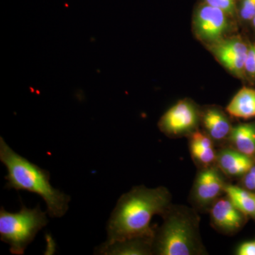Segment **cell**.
I'll return each mask as SVG.
<instances>
[{
    "mask_svg": "<svg viewBox=\"0 0 255 255\" xmlns=\"http://www.w3.org/2000/svg\"><path fill=\"white\" fill-rule=\"evenodd\" d=\"M202 122L206 133L213 140L221 141L229 137L233 127L222 111L209 109L203 114Z\"/></svg>",
    "mask_w": 255,
    "mask_h": 255,
    "instance_id": "cell-13",
    "label": "cell"
},
{
    "mask_svg": "<svg viewBox=\"0 0 255 255\" xmlns=\"http://www.w3.org/2000/svg\"><path fill=\"white\" fill-rule=\"evenodd\" d=\"M162 216L164 223L153 241V253L160 255H192L201 254L199 234V218L195 213L185 208H172Z\"/></svg>",
    "mask_w": 255,
    "mask_h": 255,
    "instance_id": "cell-3",
    "label": "cell"
},
{
    "mask_svg": "<svg viewBox=\"0 0 255 255\" xmlns=\"http://www.w3.org/2000/svg\"><path fill=\"white\" fill-rule=\"evenodd\" d=\"M0 160L7 169L5 188L26 191L41 196L51 218H61L68 210L70 197L52 187L49 172L14 152L0 138Z\"/></svg>",
    "mask_w": 255,
    "mask_h": 255,
    "instance_id": "cell-2",
    "label": "cell"
},
{
    "mask_svg": "<svg viewBox=\"0 0 255 255\" xmlns=\"http://www.w3.org/2000/svg\"><path fill=\"white\" fill-rule=\"evenodd\" d=\"M243 185L247 190L255 192V164L243 176Z\"/></svg>",
    "mask_w": 255,
    "mask_h": 255,
    "instance_id": "cell-20",
    "label": "cell"
},
{
    "mask_svg": "<svg viewBox=\"0 0 255 255\" xmlns=\"http://www.w3.org/2000/svg\"><path fill=\"white\" fill-rule=\"evenodd\" d=\"M228 16L223 10L204 3L198 8L194 16L196 36L212 45L221 41L228 31Z\"/></svg>",
    "mask_w": 255,
    "mask_h": 255,
    "instance_id": "cell-6",
    "label": "cell"
},
{
    "mask_svg": "<svg viewBox=\"0 0 255 255\" xmlns=\"http://www.w3.org/2000/svg\"><path fill=\"white\" fill-rule=\"evenodd\" d=\"M224 192L233 205L246 216H255V193L238 186L227 185Z\"/></svg>",
    "mask_w": 255,
    "mask_h": 255,
    "instance_id": "cell-16",
    "label": "cell"
},
{
    "mask_svg": "<svg viewBox=\"0 0 255 255\" xmlns=\"http://www.w3.org/2000/svg\"><path fill=\"white\" fill-rule=\"evenodd\" d=\"M226 111L236 118H255V89L243 87L233 97Z\"/></svg>",
    "mask_w": 255,
    "mask_h": 255,
    "instance_id": "cell-14",
    "label": "cell"
},
{
    "mask_svg": "<svg viewBox=\"0 0 255 255\" xmlns=\"http://www.w3.org/2000/svg\"></svg>",
    "mask_w": 255,
    "mask_h": 255,
    "instance_id": "cell-23",
    "label": "cell"
},
{
    "mask_svg": "<svg viewBox=\"0 0 255 255\" xmlns=\"http://www.w3.org/2000/svg\"><path fill=\"white\" fill-rule=\"evenodd\" d=\"M255 14V0H243L240 8V15L243 19L250 21Z\"/></svg>",
    "mask_w": 255,
    "mask_h": 255,
    "instance_id": "cell-19",
    "label": "cell"
},
{
    "mask_svg": "<svg viewBox=\"0 0 255 255\" xmlns=\"http://www.w3.org/2000/svg\"><path fill=\"white\" fill-rule=\"evenodd\" d=\"M252 21H253V26H254V27L255 28V14L254 17H253V19H252Z\"/></svg>",
    "mask_w": 255,
    "mask_h": 255,
    "instance_id": "cell-22",
    "label": "cell"
},
{
    "mask_svg": "<svg viewBox=\"0 0 255 255\" xmlns=\"http://www.w3.org/2000/svg\"><path fill=\"white\" fill-rule=\"evenodd\" d=\"M212 47L215 56L225 68L238 78H244L245 65L249 47L241 38L235 37L223 39Z\"/></svg>",
    "mask_w": 255,
    "mask_h": 255,
    "instance_id": "cell-7",
    "label": "cell"
},
{
    "mask_svg": "<svg viewBox=\"0 0 255 255\" xmlns=\"http://www.w3.org/2000/svg\"><path fill=\"white\" fill-rule=\"evenodd\" d=\"M154 238H143L105 243L98 248L100 255H143L153 253Z\"/></svg>",
    "mask_w": 255,
    "mask_h": 255,
    "instance_id": "cell-11",
    "label": "cell"
},
{
    "mask_svg": "<svg viewBox=\"0 0 255 255\" xmlns=\"http://www.w3.org/2000/svg\"><path fill=\"white\" fill-rule=\"evenodd\" d=\"M237 254L239 255H255V241L243 243L238 248Z\"/></svg>",
    "mask_w": 255,
    "mask_h": 255,
    "instance_id": "cell-21",
    "label": "cell"
},
{
    "mask_svg": "<svg viewBox=\"0 0 255 255\" xmlns=\"http://www.w3.org/2000/svg\"><path fill=\"white\" fill-rule=\"evenodd\" d=\"M48 223L46 214L39 205L34 209L22 206L17 213L0 210V237L10 246L11 254H24L25 250L33 242L37 233Z\"/></svg>",
    "mask_w": 255,
    "mask_h": 255,
    "instance_id": "cell-4",
    "label": "cell"
},
{
    "mask_svg": "<svg viewBox=\"0 0 255 255\" xmlns=\"http://www.w3.org/2000/svg\"><path fill=\"white\" fill-rule=\"evenodd\" d=\"M191 156L196 163L209 167L216 162L217 152L215 150L214 140L207 133L195 130L190 135L189 140Z\"/></svg>",
    "mask_w": 255,
    "mask_h": 255,
    "instance_id": "cell-12",
    "label": "cell"
},
{
    "mask_svg": "<svg viewBox=\"0 0 255 255\" xmlns=\"http://www.w3.org/2000/svg\"><path fill=\"white\" fill-rule=\"evenodd\" d=\"M226 185L217 169L213 166L204 167L196 178L193 199L201 207L212 206L224 192Z\"/></svg>",
    "mask_w": 255,
    "mask_h": 255,
    "instance_id": "cell-8",
    "label": "cell"
},
{
    "mask_svg": "<svg viewBox=\"0 0 255 255\" xmlns=\"http://www.w3.org/2000/svg\"><path fill=\"white\" fill-rule=\"evenodd\" d=\"M228 139L233 148L255 158V123L240 124L233 127Z\"/></svg>",
    "mask_w": 255,
    "mask_h": 255,
    "instance_id": "cell-15",
    "label": "cell"
},
{
    "mask_svg": "<svg viewBox=\"0 0 255 255\" xmlns=\"http://www.w3.org/2000/svg\"><path fill=\"white\" fill-rule=\"evenodd\" d=\"M216 162L221 172L228 177H243L255 164V158L233 147H225L218 152Z\"/></svg>",
    "mask_w": 255,
    "mask_h": 255,
    "instance_id": "cell-10",
    "label": "cell"
},
{
    "mask_svg": "<svg viewBox=\"0 0 255 255\" xmlns=\"http://www.w3.org/2000/svg\"><path fill=\"white\" fill-rule=\"evenodd\" d=\"M210 213L214 227L227 234L236 233L241 229L247 216L233 205L227 196L215 201Z\"/></svg>",
    "mask_w": 255,
    "mask_h": 255,
    "instance_id": "cell-9",
    "label": "cell"
},
{
    "mask_svg": "<svg viewBox=\"0 0 255 255\" xmlns=\"http://www.w3.org/2000/svg\"><path fill=\"white\" fill-rule=\"evenodd\" d=\"M206 4L223 10L228 16H233L236 12L235 0H204Z\"/></svg>",
    "mask_w": 255,
    "mask_h": 255,
    "instance_id": "cell-17",
    "label": "cell"
},
{
    "mask_svg": "<svg viewBox=\"0 0 255 255\" xmlns=\"http://www.w3.org/2000/svg\"><path fill=\"white\" fill-rule=\"evenodd\" d=\"M199 114L195 106L188 100H181L171 107L159 122L161 131L169 137H179L195 131Z\"/></svg>",
    "mask_w": 255,
    "mask_h": 255,
    "instance_id": "cell-5",
    "label": "cell"
},
{
    "mask_svg": "<svg viewBox=\"0 0 255 255\" xmlns=\"http://www.w3.org/2000/svg\"><path fill=\"white\" fill-rule=\"evenodd\" d=\"M171 206V195L166 188H132L121 196L107 223L106 243L135 238H155L150 226L152 217L163 215Z\"/></svg>",
    "mask_w": 255,
    "mask_h": 255,
    "instance_id": "cell-1",
    "label": "cell"
},
{
    "mask_svg": "<svg viewBox=\"0 0 255 255\" xmlns=\"http://www.w3.org/2000/svg\"><path fill=\"white\" fill-rule=\"evenodd\" d=\"M246 75L251 79H255V43L252 44L248 48L246 65H245Z\"/></svg>",
    "mask_w": 255,
    "mask_h": 255,
    "instance_id": "cell-18",
    "label": "cell"
}]
</instances>
